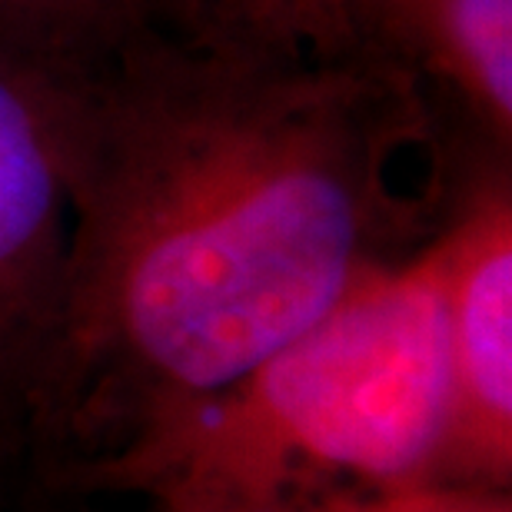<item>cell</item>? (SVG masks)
Returning a JSON list of instances; mask_svg holds the SVG:
<instances>
[{"instance_id": "cell-8", "label": "cell", "mask_w": 512, "mask_h": 512, "mask_svg": "<svg viewBox=\"0 0 512 512\" xmlns=\"http://www.w3.org/2000/svg\"><path fill=\"white\" fill-rule=\"evenodd\" d=\"M293 512H512L499 489L456 483H416L376 493H333Z\"/></svg>"}, {"instance_id": "cell-1", "label": "cell", "mask_w": 512, "mask_h": 512, "mask_svg": "<svg viewBox=\"0 0 512 512\" xmlns=\"http://www.w3.org/2000/svg\"><path fill=\"white\" fill-rule=\"evenodd\" d=\"M40 67L70 190L40 350L67 399L143 426L230 386L386 260L409 213L419 74L373 44L280 40L200 0Z\"/></svg>"}, {"instance_id": "cell-3", "label": "cell", "mask_w": 512, "mask_h": 512, "mask_svg": "<svg viewBox=\"0 0 512 512\" xmlns=\"http://www.w3.org/2000/svg\"><path fill=\"white\" fill-rule=\"evenodd\" d=\"M433 243L449 366L439 483L503 489L512 473V190L493 177Z\"/></svg>"}, {"instance_id": "cell-5", "label": "cell", "mask_w": 512, "mask_h": 512, "mask_svg": "<svg viewBox=\"0 0 512 512\" xmlns=\"http://www.w3.org/2000/svg\"><path fill=\"white\" fill-rule=\"evenodd\" d=\"M356 30L416 74H429L509 140L512 0H343Z\"/></svg>"}, {"instance_id": "cell-4", "label": "cell", "mask_w": 512, "mask_h": 512, "mask_svg": "<svg viewBox=\"0 0 512 512\" xmlns=\"http://www.w3.org/2000/svg\"><path fill=\"white\" fill-rule=\"evenodd\" d=\"M70 237L57 94L44 67L0 50V360L40 350Z\"/></svg>"}, {"instance_id": "cell-7", "label": "cell", "mask_w": 512, "mask_h": 512, "mask_svg": "<svg viewBox=\"0 0 512 512\" xmlns=\"http://www.w3.org/2000/svg\"><path fill=\"white\" fill-rule=\"evenodd\" d=\"M240 20L270 37L323 50L370 44L346 14L343 0H223Z\"/></svg>"}, {"instance_id": "cell-2", "label": "cell", "mask_w": 512, "mask_h": 512, "mask_svg": "<svg viewBox=\"0 0 512 512\" xmlns=\"http://www.w3.org/2000/svg\"><path fill=\"white\" fill-rule=\"evenodd\" d=\"M449 366L433 243L380 260L240 380L137 426L120 476L160 512H293L439 483Z\"/></svg>"}, {"instance_id": "cell-6", "label": "cell", "mask_w": 512, "mask_h": 512, "mask_svg": "<svg viewBox=\"0 0 512 512\" xmlns=\"http://www.w3.org/2000/svg\"><path fill=\"white\" fill-rule=\"evenodd\" d=\"M200 0H0V50L67 64Z\"/></svg>"}]
</instances>
